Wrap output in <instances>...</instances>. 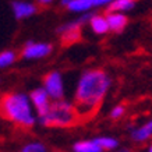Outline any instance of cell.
Wrapping results in <instances>:
<instances>
[{"instance_id":"obj_1","label":"cell","mask_w":152,"mask_h":152,"mask_svg":"<svg viewBox=\"0 0 152 152\" xmlns=\"http://www.w3.org/2000/svg\"><path fill=\"white\" fill-rule=\"evenodd\" d=\"M112 85L109 74L101 69L85 70L74 92V107L80 117H89L98 110Z\"/></svg>"},{"instance_id":"obj_2","label":"cell","mask_w":152,"mask_h":152,"mask_svg":"<svg viewBox=\"0 0 152 152\" xmlns=\"http://www.w3.org/2000/svg\"><path fill=\"white\" fill-rule=\"evenodd\" d=\"M0 115L21 127H32L37 123L34 106L28 95L21 92L6 94L0 101Z\"/></svg>"},{"instance_id":"obj_3","label":"cell","mask_w":152,"mask_h":152,"mask_svg":"<svg viewBox=\"0 0 152 152\" xmlns=\"http://www.w3.org/2000/svg\"><path fill=\"white\" fill-rule=\"evenodd\" d=\"M78 117V113L71 102L59 99L52 102L49 110L43 116L38 117V121L48 127H69L73 126Z\"/></svg>"},{"instance_id":"obj_4","label":"cell","mask_w":152,"mask_h":152,"mask_svg":"<svg viewBox=\"0 0 152 152\" xmlns=\"http://www.w3.org/2000/svg\"><path fill=\"white\" fill-rule=\"evenodd\" d=\"M92 17V14H83L81 17H78L74 21H70L67 24H63L57 28V34L61 35V41L66 45H70V43H74L77 42L81 38V25L89 21V18Z\"/></svg>"},{"instance_id":"obj_5","label":"cell","mask_w":152,"mask_h":152,"mask_svg":"<svg viewBox=\"0 0 152 152\" xmlns=\"http://www.w3.org/2000/svg\"><path fill=\"white\" fill-rule=\"evenodd\" d=\"M43 89L48 92L52 101H59L64 96V84L63 77L59 71H52L43 80Z\"/></svg>"},{"instance_id":"obj_6","label":"cell","mask_w":152,"mask_h":152,"mask_svg":"<svg viewBox=\"0 0 152 152\" xmlns=\"http://www.w3.org/2000/svg\"><path fill=\"white\" fill-rule=\"evenodd\" d=\"M50 43H43V42H34L28 41L23 49V57L27 60H37L46 57L52 53Z\"/></svg>"},{"instance_id":"obj_7","label":"cell","mask_w":152,"mask_h":152,"mask_svg":"<svg viewBox=\"0 0 152 152\" xmlns=\"http://www.w3.org/2000/svg\"><path fill=\"white\" fill-rule=\"evenodd\" d=\"M29 99H31V103H32L34 109L37 110V115L38 117H41L49 110L50 107V103H52V99L50 96L48 95V92L42 88H37L34 89L31 95H29Z\"/></svg>"},{"instance_id":"obj_8","label":"cell","mask_w":152,"mask_h":152,"mask_svg":"<svg viewBox=\"0 0 152 152\" xmlns=\"http://www.w3.org/2000/svg\"><path fill=\"white\" fill-rule=\"evenodd\" d=\"M11 9H13L14 17L17 20H24L28 18L38 11L37 6L29 1H24V0H15L11 3Z\"/></svg>"},{"instance_id":"obj_9","label":"cell","mask_w":152,"mask_h":152,"mask_svg":"<svg viewBox=\"0 0 152 152\" xmlns=\"http://www.w3.org/2000/svg\"><path fill=\"white\" fill-rule=\"evenodd\" d=\"M106 21L109 25V31L119 34L126 28V25L129 23V18L121 13H109L106 15Z\"/></svg>"},{"instance_id":"obj_10","label":"cell","mask_w":152,"mask_h":152,"mask_svg":"<svg viewBox=\"0 0 152 152\" xmlns=\"http://www.w3.org/2000/svg\"><path fill=\"white\" fill-rule=\"evenodd\" d=\"M89 25L96 35H105L106 32H109V25H107L106 17H103V15H98V14L92 15L89 18Z\"/></svg>"},{"instance_id":"obj_11","label":"cell","mask_w":152,"mask_h":152,"mask_svg":"<svg viewBox=\"0 0 152 152\" xmlns=\"http://www.w3.org/2000/svg\"><path fill=\"white\" fill-rule=\"evenodd\" d=\"M73 151L74 152H103V149L92 138V140H83V141L75 142L73 145Z\"/></svg>"},{"instance_id":"obj_12","label":"cell","mask_w":152,"mask_h":152,"mask_svg":"<svg viewBox=\"0 0 152 152\" xmlns=\"http://www.w3.org/2000/svg\"><path fill=\"white\" fill-rule=\"evenodd\" d=\"M152 137V130L148 124H144L141 127H131V138L135 142H144Z\"/></svg>"},{"instance_id":"obj_13","label":"cell","mask_w":152,"mask_h":152,"mask_svg":"<svg viewBox=\"0 0 152 152\" xmlns=\"http://www.w3.org/2000/svg\"><path fill=\"white\" fill-rule=\"evenodd\" d=\"M135 4L134 0H112L107 4L109 13H123L127 10H131Z\"/></svg>"},{"instance_id":"obj_14","label":"cell","mask_w":152,"mask_h":152,"mask_svg":"<svg viewBox=\"0 0 152 152\" xmlns=\"http://www.w3.org/2000/svg\"><path fill=\"white\" fill-rule=\"evenodd\" d=\"M94 7L92 0H71L67 9L73 13H87Z\"/></svg>"},{"instance_id":"obj_15","label":"cell","mask_w":152,"mask_h":152,"mask_svg":"<svg viewBox=\"0 0 152 152\" xmlns=\"http://www.w3.org/2000/svg\"><path fill=\"white\" fill-rule=\"evenodd\" d=\"M96 141V144L103 149V151L110 152L116 148H119V141L115 138V137H106V135H102V137H96L94 138Z\"/></svg>"},{"instance_id":"obj_16","label":"cell","mask_w":152,"mask_h":152,"mask_svg":"<svg viewBox=\"0 0 152 152\" xmlns=\"http://www.w3.org/2000/svg\"><path fill=\"white\" fill-rule=\"evenodd\" d=\"M15 61V53L13 50H4L0 53V69H6Z\"/></svg>"},{"instance_id":"obj_17","label":"cell","mask_w":152,"mask_h":152,"mask_svg":"<svg viewBox=\"0 0 152 152\" xmlns=\"http://www.w3.org/2000/svg\"><path fill=\"white\" fill-rule=\"evenodd\" d=\"M20 152H48L46 147L39 141H32L29 144H25Z\"/></svg>"},{"instance_id":"obj_18","label":"cell","mask_w":152,"mask_h":152,"mask_svg":"<svg viewBox=\"0 0 152 152\" xmlns=\"http://www.w3.org/2000/svg\"><path fill=\"white\" fill-rule=\"evenodd\" d=\"M124 106H121V105H117V106H115L113 109L110 110V117L113 120H117V119H120L121 116L124 115Z\"/></svg>"},{"instance_id":"obj_19","label":"cell","mask_w":152,"mask_h":152,"mask_svg":"<svg viewBox=\"0 0 152 152\" xmlns=\"http://www.w3.org/2000/svg\"><path fill=\"white\" fill-rule=\"evenodd\" d=\"M94 1V7H99V6H107L112 0H92Z\"/></svg>"},{"instance_id":"obj_20","label":"cell","mask_w":152,"mask_h":152,"mask_svg":"<svg viewBox=\"0 0 152 152\" xmlns=\"http://www.w3.org/2000/svg\"><path fill=\"white\" fill-rule=\"evenodd\" d=\"M53 0H38V3H41L42 6H48V4H50Z\"/></svg>"},{"instance_id":"obj_21","label":"cell","mask_w":152,"mask_h":152,"mask_svg":"<svg viewBox=\"0 0 152 152\" xmlns=\"http://www.w3.org/2000/svg\"><path fill=\"white\" fill-rule=\"evenodd\" d=\"M110 152H131V151H130L129 148H120V149L116 148V149H113V151H110Z\"/></svg>"},{"instance_id":"obj_22","label":"cell","mask_w":152,"mask_h":152,"mask_svg":"<svg viewBox=\"0 0 152 152\" xmlns=\"http://www.w3.org/2000/svg\"><path fill=\"white\" fill-rule=\"evenodd\" d=\"M60 3H61L63 6H66V7H67V6H69L70 3H71V0H60Z\"/></svg>"},{"instance_id":"obj_23","label":"cell","mask_w":152,"mask_h":152,"mask_svg":"<svg viewBox=\"0 0 152 152\" xmlns=\"http://www.w3.org/2000/svg\"><path fill=\"white\" fill-rule=\"evenodd\" d=\"M147 124H148V126H149V127H151V130H152V120H151V121H148Z\"/></svg>"},{"instance_id":"obj_24","label":"cell","mask_w":152,"mask_h":152,"mask_svg":"<svg viewBox=\"0 0 152 152\" xmlns=\"http://www.w3.org/2000/svg\"><path fill=\"white\" fill-rule=\"evenodd\" d=\"M147 152H152V145H149V148H148V151Z\"/></svg>"}]
</instances>
